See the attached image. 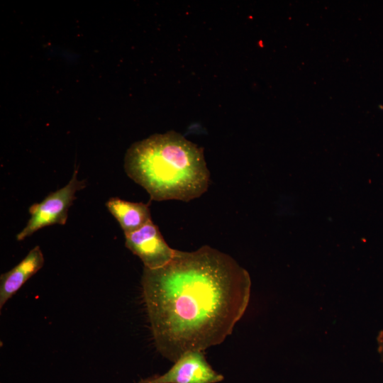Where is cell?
<instances>
[{"label": "cell", "mask_w": 383, "mask_h": 383, "mask_svg": "<svg viewBox=\"0 0 383 383\" xmlns=\"http://www.w3.org/2000/svg\"><path fill=\"white\" fill-rule=\"evenodd\" d=\"M223 378L210 365L202 351L195 350L182 355L163 374L138 383H218Z\"/></svg>", "instance_id": "obj_5"}, {"label": "cell", "mask_w": 383, "mask_h": 383, "mask_svg": "<svg viewBox=\"0 0 383 383\" xmlns=\"http://www.w3.org/2000/svg\"><path fill=\"white\" fill-rule=\"evenodd\" d=\"M44 264L43 254L38 245L11 270L0 277V309L27 280L40 270Z\"/></svg>", "instance_id": "obj_6"}, {"label": "cell", "mask_w": 383, "mask_h": 383, "mask_svg": "<svg viewBox=\"0 0 383 383\" xmlns=\"http://www.w3.org/2000/svg\"><path fill=\"white\" fill-rule=\"evenodd\" d=\"M85 186L84 180L78 179L77 170H75L65 187L51 192L41 202L35 203L29 208L30 218L26 226L17 234V240H23L45 226L65 225L68 210L76 199L75 193Z\"/></svg>", "instance_id": "obj_3"}, {"label": "cell", "mask_w": 383, "mask_h": 383, "mask_svg": "<svg viewBox=\"0 0 383 383\" xmlns=\"http://www.w3.org/2000/svg\"><path fill=\"white\" fill-rule=\"evenodd\" d=\"M126 247L143 262L144 267L155 270L169 263L175 249L165 240L152 220L135 231L125 234Z\"/></svg>", "instance_id": "obj_4"}, {"label": "cell", "mask_w": 383, "mask_h": 383, "mask_svg": "<svg viewBox=\"0 0 383 383\" xmlns=\"http://www.w3.org/2000/svg\"><path fill=\"white\" fill-rule=\"evenodd\" d=\"M150 202H131L111 197L106 206L118 222L124 234L137 231L151 219Z\"/></svg>", "instance_id": "obj_7"}, {"label": "cell", "mask_w": 383, "mask_h": 383, "mask_svg": "<svg viewBox=\"0 0 383 383\" xmlns=\"http://www.w3.org/2000/svg\"><path fill=\"white\" fill-rule=\"evenodd\" d=\"M124 169L157 201L188 202L201 196L209 185L203 149L173 131L133 143L125 155Z\"/></svg>", "instance_id": "obj_2"}, {"label": "cell", "mask_w": 383, "mask_h": 383, "mask_svg": "<svg viewBox=\"0 0 383 383\" xmlns=\"http://www.w3.org/2000/svg\"><path fill=\"white\" fill-rule=\"evenodd\" d=\"M377 343H378V351L383 361V331H382L378 335Z\"/></svg>", "instance_id": "obj_8"}, {"label": "cell", "mask_w": 383, "mask_h": 383, "mask_svg": "<svg viewBox=\"0 0 383 383\" xmlns=\"http://www.w3.org/2000/svg\"><path fill=\"white\" fill-rule=\"evenodd\" d=\"M141 285L157 350L174 362L230 335L248 307L250 277L231 256L209 245L155 270L144 267Z\"/></svg>", "instance_id": "obj_1"}]
</instances>
